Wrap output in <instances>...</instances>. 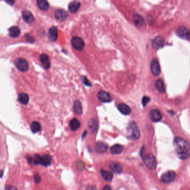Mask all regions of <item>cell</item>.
Listing matches in <instances>:
<instances>
[{
    "label": "cell",
    "mask_w": 190,
    "mask_h": 190,
    "mask_svg": "<svg viewBox=\"0 0 190 190\" xmlns=\"http://www.w3.org/2000/svg\"><path fill=\"white\" fill-rule=\"evenodd\" d=\"M176 152L179 158L185 160L190 156V143L181 138H176L173 142Z\"/></svg>",
    "instance_id": "cell-1"
},
{
    "label": "cell",
    "mask_w": 190,
    "mask_h": 190,
    "mask_svg": "<svg viewBox=\"0 0 190 190\" xmlns=\"http://www.w3.org/2000/svg\"><path fill=\"white\" fill-rule=\"evenodd\" d=\"M128 137L131 140H137L140 136V130L137 125L134 122L129 124L128 129Z\"/></svg>",
    "instance_id": "cell-2"
},
{
    "label": "cell",
    "mask_w": 190,
    "mask_h": 190,
    "mask_svg": "<svg viewBox=\"0 0 190 190\" xmlns=\"http://www.w3.org/2000/svg\"><path fill=\"white\" fill-rule=\"evenodd\" d=\"M15 65L20 71L26 72L28 70V62L23 58H17L15 60Z\"/></svg>",
    "instance_id": "cell-3"
},
{
    "label": "cell",
    "mask_w": 190,
    "mask_h": 190,
    "mask_svg": "<svg viewBox=\"0 0 190 190\" xmlns=\"http://www.w3.org/2000/svg\"><path fill=\"white\" fill-rule=\"evenodd\" d=\"M145 166L150 169H154L156 167V160L152 154L145 155L143 158Z\"/></svg>",
    "instance_id": "cell-4"
},
{
    "label": "cell",
    "mask_w": 190,
    "mask_h": 190,
    "mask_svg": "<svg viewBox=\"0 0 190 190\" xmlns=\"http://www.w3.org/2000/svg\"><path fill=\"white\" fill-rule=\"evenodd\" d=\"M72 45L74 49L77 50H82L84 48L85 43L83 40L77 36L73 37L71 41Z\"/></svg>",
    "instance_id": "cell-5"
},
{
    "label": "cell",
    "mask_w": 190,
    "mask_h": 190,
    "mask_svg": "<svg viewBox=\"0 0 190 190\" xmlns=\"http://www.w3.org/2000/svg\"><path fill=\"white\" fill-rule=\"evenodd\" d=\"M151 72L155 76H158L161 73V67L159 62L156 59H153L151 64Z\"/></svg>",
    "instance_id": "cell-6"
},
{
    "label": "cell",
    "mask_w": 190,
    "mask_h": 190,
    "mask_svg": "<svg viewBox=\"0 0 190 190\" xmlns=\"http://www.w3.org/2000/svg\"><path fill=\"white\" fill-rule=\"evenodd\" d=\"M176 173L173 171H168L167 172L163 174L161 181L164 184H169L172 182L175 179Z\"/></svg>",
    "instance_id": "cell-7"
},
{
    "label": "cell",
    "mask_w": 190,
    "mask_h": 190,
    "mask_svg": "<svg viewBox=\"0 0 190 190\" xmlns=\"http://www.w3.org/2000/svg\"><path fill=\"white\" fill-rule=\"evenodd\" d=\"M176 33L179 37L184 39L189 40L190 39V34L189 31L184 26H181L177 28Z\"/></svg>",
    "instance_id": "cell-8"
},
{
    "label": "cell",
    "mask_w": 190,
    "mask_h": 190,
    "mask_svg": "<svg viewBox=\"0 0 190 190\" xmlns=\"http://www.w3.org/2000/svg\"><path fill=\"white\" fill-rule=\"evenodd\" d=\"M40 60L44 69L48 70L50 67V62L49 57L46 54H41L40 56Z\"/></svg>",
    "instance_id": "cell-9"
},
{
    "label": "cell",
    "mask_w": 190,
    "mask_h": 190,
    "mask_svg": "<svg viewBox=\"0 0 190 190\" xmlns=\"http://www.w3.org/2000/svg\"><path fill=\"white\" fill-rule=\"evenodd\" d=\"M98 97L99 99L103 102L107 103L112 101V97L111 95L105 91H100L98 94Z\"/></svg>",
    "instance_id": "cell-10"
},
{
    "label": "cell",
    "mask_w": 190,
    "mask_h": 190,
    "mask_svg": "<svg viewBox=\"0 0 190 190\" xmlns=\"http://www.w3.org/2000/svg\"><path fill=\"white\" fill-rule=\"evenodd\" d=\"M54 15L56 19L60 21L65 20L68 16L67 12L62 9H58L56 10Z\"/></svg>",
    "instance_id": "cell-11"
},
{
    "label": "cell",
    "mask_w": 190,
    "mask_h": 190,
    "mask_svg": "<svg viewBox=\"0 0 190 190\" xmlns=\"http://www.w3.org/2000/svg\"><path fill=\"white\" fill-rule=\"evenodd\" d=\"M164 40L160 36L157 37L152 41V46L156 50H158L160 48H162L164 46Z\"/></svg>",
    "instance_id": "cell-12"
},
{
    "label": "cell",
    "mask_w": 190,
    "mask_h": 190,
    "mask_svg": "<svg viewBox=\"0 0 190 190\" xmlns=\"http://www.w3.org/2000/svg\"><path fill=\"white\" fill-rule=\"evenodd\" d=\"M150 118L152 121L155 122H159L162 119V115L160 112L157 109H152L150 113Z\"/></svg>",
    "instance_id": "cell-13"
},
{
    "label": "cell",
    "mask_w": 190,
    "mask_h": 190,
    "mask_svg": "<svg viewBox=\"0 0 190 190\" xmlns=\"http://www.w3.org/2000/svg\"><path fill=\"white\" fill-rule=\"evenodd\" d=\"M108 150V145L103 142H98L95 145V151L98 153L106 152Z\"/></svg>",
    "instance_id": "cell-14"
},
{
    "label": "cell",
    "mask_w": 190,
    "mask_h": 190,
    "mask_svg": "<svg viewBox=\"0 0 190 190\" xmlns=\"http://www.w3.org/2000/svg\"><path fill=\"white\" fill-rule=\"evenodd\" d=\"M22 16L23 20L26 23H31L34 21V16L32 14V13L29 11L28 10L23 11L22 13Z\"/></svg>",
    "instance_id": "cell-15"
},
{
    "label": "cell",
    "mask_w": 190,
    "mask_h": 190,
    "mask_svg": "<svg viewBox=\"0 0 190 190\" xmlns=\"http://www.w3.org/2000/svg\"><path fill=\"white\" fill-rule=\"evenodd\" d=\"M57 39V30L56 27L52 26L49 31V39L51 42L56 41Z\"/></svg>",
    "instance_id": "cell-16"
},
{
    "label": "cell",
    "mask_w": 190,
    "mask_h": 190,
    "mask_svg": "<svg viewBox=\"0 0 190 190\" xmlns=\"http://www.w3.org/2000/svg\"><path fill=\"white\" fill-rule=\"evenodd\" d=\"M117 107L119 112H121V113H122L123 114L129 115L131 113V109H130V107L125 104H123V103L119 104L118 105Z\"/></svg>",
    "instance_id": "cell-17"
},
{
    "label": "cell",
    "mask_w": 190,
    "mask_h": 190,
    "mask_svg": "<svg viewBox=\"0 0 190 190\" xmlns=\"http://www.w3.org/2000/svg\"><path fill=\"white\" fill-rule=\"evenodd\" d=\"M9 32L10 36L13 38H17L21 33V31H20L19 28L17 26H12L9 28Z\"/></svg>",
    "instance_id": "cell-18"
},
{
    "label": "cell",
    "mask_w": 190,
    "mask_h": 190,
    "mask_svg": "<svg viewBox=\"0 0 190 190\" xmlns=\"http://www.w3.org/2000/svg\"><path fill=\"white\" fill-rule=\"evenodd\" d=\"M51 161H52V159L50 155H44L41 157L40 164L43 166L47 167L50 165Z\"/></svg>",
    "instance_id": "cell-19"
},
{
    "label": "cell",
    "mask_w": 190,
    "mask_h": 190,
    "mask_svg": "<svg viewBox=\"0 0 190 190\" xmlns=\"http://www.w3.org/2000/svg\"><path fill=\"white\" fill-rule=\"evenodd\" d=\"M110 169L112 172L115 173H120L122 171V166L117 162H112L109 166Z\"/></svg>",
    "instance_id": "cell-20"
},
{
    "label": "cell",
    "mask_w": 190,
    "mask_h": 190,
    "mask_svg": "<svg viewBox=\"0 0 190 190\" xmlns=\"http://www.w3.org/2000/svg\"><path fill=\"white\" fill-rule=\"evenodd\" d=\"M80 2L79 1H73L69 5V10L71 13H75L80 6Z\"/></svg>",
    "instance_id": "cell-21"
},
{
    "label": "cell",
    "mask_w": 190,
    "mask_h": 190,
    "mask_svg": "<svg viewBox=\"0 0 190 190\" xmlns=\"http://www.w3.org/2000/svg\"><path fill=\"white\" fill-rule=\"evenodd\" d=\"M37 5L40 9L42 11H46L49 8V4L45 0H38Z\"/></svg>",
    "instance_id": "cell-22"
},
{
    "label": "cell",
    "mask_w": 190,
    "mask_h": 190,
    "mask_svg": "<svg viewBox=\"0 0 190 190\" xmlns=\"http://www.w3.org/2000/svg\"><path fill=\"white\" fill-rule=\"evenodd\" d=\"M73 109L75 113L77 115H81L83 113V108L80 101H77L74 102Z\"/></svg>",
    "instance_id": "cell-23"
},
{
    "label": "cell",
    "mask_w": 190,
    "mask_h": 190,
    "mask_svg": "<svg viewBox=\"0 0 190 190\" xmlns=\"http://www.w3.org/2000/svg\"><path fill=\"white\" fill-rule=\"evenodd\" d=\"M18 101L20 103L23 104V105H26L28 104L29 96L26 93H20L18 96Z\"/></svg>",
    "instance_id": "cell-24"
},
{
    "label": "cell",
    "mask_w": 190,
    "mask_h": 190,
    "mask_svg": "<svg viewBox=\"0 0 190 190\" xmlns=\"http://www.w3.org/2000/svg\"><path fill=\"white\" fill-rule=\"evenodd\" d=\"M101 173L103 177L107 182H111L113 178V175L111 172L107 171L104 169H101Z\"/></svg>",
    "instance_id": "cell-25"
},
{
    "label": "cell",
    "mask_w": 190,
    "mask_h": 190,
    "mask_svg": "<svg viewBox=\"0 0 190 190\" xmlns=\"http://www.w3.org/2000/svg\"><path fill=\"white\" fill-rule=\"evenodd\" d=\"M134 23L137 26H141L143 23V18L138 13H135L133 17Z\"/></svg>",
    "instance_id": "cell-26"
},
{
    "label": "cell",
    "mask_w": 190,
    "mask_h": 190,
    "mask_svg": "<svg viewBox=\"0 0 190 190\" xmlns=\"http://www.w3.org/2000/svg\"><path fill=\"white\" fill-rule=\"evenodd\" d=\"M69 125L71 130L73 131H75L80 127V123L77 119L73 118V119L70 121Z\"/></svg>",
    "instance_id": "cell-27"
},
{
    "label": "cell",
    "mask_w": 190,
    "mask_h": 190,
    "mask_svg": "<svg viewBox=\"0 0 190 190\" xmlns=\"http://www.w3.org/2000/svg\"><path fill=\"white\" fill-rule=\"evenodd\" d=\"M155 86L158 91H159L160 93H164L165 91L164 83L161 79H158V80H157L156 82H155Z\"/></svg>",
    "instance_id": "cell-28"
},
{
    "label": "cell",
    "mask_w": 190,
    "mask_h": 190,
    "mask_svg": "<svg viewBox=\"0 0 190 190\" xmlns=\"http://www.w3.org/2000/svg\"><path fill=\"white\" fill-rule=\"evenodd\" d=\"M123 146L122 145L116 144L113 145L111 148V152L113 155H118L120 154L123 151Z\"/></svg>",
    "instance_id": "cell-29"
},
{
    "label": "cell",
    "mask_w": 190,
    "mask_h": 190,
    "mask_svg": "<svg viewBox=\"0 0 190 190\" xmlns=\"http://www.w3.org/2000/svg\"><path fill=\"white\" fill-rule=\"evenodd\" d=\"M30 128H31V131L34 133H37L41 130V127L40 124L38 122L34 121L32 122L31 124Z\"/></svg>",
    "instance_id": "cell-30"
},
{
    "label": "cell",
    "mask_w": 190,
    "mask_h": 190,
    "mask_svg": "<svg viewBox=\"0 0 190 190\" xmlns=\"http://www.w3.org/2000/svg\"><path fill=\"white\" fill-rule=\"evenodd\" d=\"M89 128L91 130L92 132L96 131L97 129V124L94 121L90 122L89 123Z\"/></svg>",
    "instance_id": "cell-31"
},
{
    "label": "cell",
    "mask_w": 190,
    "mask_h": 190,
    "mask_svg": "<svg viewBox=\"0 0 190 190\" xmlns=\"http://www.w3.org/2000/svg\"><path fill=\"white\" fill-rule=\"evenodd\" d=\"M41 157L39 155H35L33 158V163L34 164H38L41 163Z\"/></svg>",
    "instance_id": "cell-32"
},
{
    "label": "cell",
    "mask_w": 190,
    "mask_h": 190,
    "mask_svg": "<svg viewBox=\"0 0 190 190\" xmlns=\"http://www.w3.org/2000/svg\"><path fill=\"white\" fill-rule=\"evenodd\" d=\"M25 38L26 39V40L28 41L29 43H34L35 39L34 38L32 37L31 36L29 35L28 34H26L25 36Z\"/></svg>",
    "instance_id": "cell-33"
},
{
    "label": "cell",
    "mask_w": 190,
    "mask_h": 190,
    "mask_svg": "<svg viewBox=\"0 0 190 190\" xmlns=\"http://www.w3.org/2000/svg\"><path fill=\"white\" fill-rule=\"evenodd\" d=\"M150 101V98L148 96H144L142 99V104L144 106H146V105L148 104L149 101Z\"/></svg>",
    "instance_id": "cell-34"
},
{
    "label": "cell",
    "mask_w": 190,
    "mask_h": 190,
    "mask_svg": "<svg viewBox=\"0 0 190 190\" xmlns=\"http://www.w3.org/2000/svg\"><path fill=\"white\" fill-rule=\"evenodd\" d=\"M34 179H35V181L36 184H39L41 181V177L38 173H36L34 176Z\"/></svg>",
    "instance_id": "cell-35"
},
{
    "label": "cell",
    "mask_w": 190,
    "mask_h": 190,
    "mask_svg": "<svg viewBox=\"0 0 190 190\" xmlns=\"http://www.w3.org/2000/svg\"><path fill=\"white\" fill-rule=\"evenodd\" d=\"M82 79H83V83H84L85 85H88V86H89V85L91 86V84L88 81V80L87 79V78L85 77H83Z\"/></svg>",
    "instance_id": "cell-36"
},
{
    "label": "cell",
    "mask_w": 190,
    "mask_h": 190,
    "mask_svg": "<svg viewBox=\"0 0 190 190\" xmlns=\"http://www.w3.org/2000/svg\"><path fill=\"white\" fill-rule=\"evenodd\" d=\"M96 190V187L94 186H87L86 190Z\"/></svg>",
    "instance_id": "cell-37"
},
{
    "label": "cell",
    "mask_w": 190,
    "mask_h": 190,
    "mask_svg": "<svg viewBox=\"0 0 190 190\" xmlns=\"http://www.w3.org/2000/svg\"><path fill=\"white\" fill-rule=\"evenodd\" d=\"M6 190H17V189L12 186H7L6 187Z\"/></svg>",
    "instance_id": "cell-38"
},
{
    "label": "cell",
    "mask_w": 190,
    "mask_h": 190,
    "mask_svg": "<svg viewBox=\"0 0 190 190\" xmlns=\"http://www.w3.org/2000/svg\"><path fill=\"white\" fill-rule=\"evenodd\" d=\"M103 190H112V188H111V187L110 186H109V185H106V186H105L104 187V188H103Z\"/></svg>",
    "instance_id": "cell-39"
},
{
    "label": "cell",
    "mask_w": 190,
    "mask_h": 190,
    "mask_svg": "<svg viewBox=\"0 0 190 190\" xmlns=\"http://www.w3.org/2000/svg\"><path fill=\"white\" fill-rule=\"evenodd\" d=\"M6 2L7 3V4H9V5H13L14 4H15V1H11V0H10V1H6Z\"/></svg>",
    "instance_id": "cell-40"
}]
</instances>
